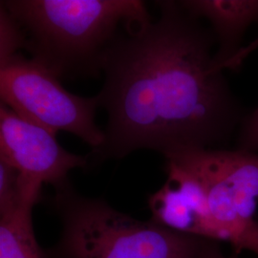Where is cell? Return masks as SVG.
I'll list each match as a JSON object with an SVG mask.
<instances>
[{
  "mask_svg": "<svg viewBox=\"0 0 258 258\" xmlns=\"http://www.w3.org/2000/svg\"><path fill=\"white\" fill-rule=\"evenodd\" d=\"M156 4L158 19L124 28L102 56L104 83L97 98L108 119L88 163L139 149L165 157L218 149L239 123V104L214 67L212 30L180 1Z\"/></svg>",
  "mask_w": 258,
  "mask_h": 258,
  "instance_id": "6da1fadb",
  "label": "cell"
},
{
  "mask_svg": "<svg viewBox=\"0 0 258 258\" xmlns=\"http://www.w3.org/2000/svg\"><path fill=\"white\" fill-rule=\"evenodd\" d=\"M26 37V51L59 79L96 77L120 35L152 19L140 0H6Z\"/></svg>",
  "mask_w": 258,
  "mask_h": 258,
  "instance_id": "7a4b0ae2",
  "label": "cell"
},
{
  "mask_svg": "<svg viewBox=\"0 0 258 258\" xmlns=\"http://www.w3.org/2000/svg\"><path fill=\"white\" fill-rule=\"evenodd\" d=\"M55 206L62 232L49 258H200L208 241L137 220L70 184L55 189Z\"/></svg>",
  "mask_w": 258,
  "mask_h": 258,
  "instance_id": "3957f363",
  "label": "cell"
},
{
  "mask_svg": "<svg viewBox=\"0 0 258 258\" xmlns=\"http://www.w3.org/2000/svg\"><path fill=\"white\" fill-rule=\"evenodd\" d=\"M0 98L21 118L55 135L68 132L92 149L103 143V130L95 120L100 107L97 96L67 91L56 75L32 57L18 54L0 64Z\"/></svg>",
  "mask_w": 258,
  "mask_h": 258,
  "instance_id": "277c9868",
  "label": "cell"
},
{
  "mask_svg": "<svg viewBox=\"0 0 258 258\" xmlns=\"http://www.w3.org/2000/svg\"><path fill=\"white\" fill-rule=\"evenodd\" d=\"M0 161L18 169L29 189L41 191L44 184L64 186L71 170L88 166L87 156L62 148L55 134L24 120L0 104Z\"/></svg>",
  "mask_w": 258,
  "mask_h": 258,
  "instance_id": "5b68a950",
  "label": "cell"
},
{
  "mask_svg": "<svg viewBox=\"0 0 258 258\" xmlns=\"http://www.w3.org/2000/svg\"><path fill=\"white\" fill-rule=\"evenodd\" d=\"M166 183L148 199L151 220L177 232L220 242L201 181L173 160H166Z\"/></svg>",
  "mask_w": 258,
  "mask_h": 258,
  "instance_id": "8992f818",
  "label": "cell"
},
{
  "mask_svg": "<svg viewBox=\"0 0 258 258\" xmlns=\"http://www.w3.org/2000/svg\"><path fill=\"white\" fill-rule=\"evenodd\" d=\"M184 9L211 24L217 48L213 56L216 70L225 66L244 47L243 38L258 21V0H184Z\"/></svg>",
  "mask_w": 258,
  "mask_h": 258,
  "instance_id": "52a82bcc",
  "label": "cell"
},
{
  "mask_svg": "<svg viewBox=\"0 0 258 258\" xmlns=\"http://www.w3.org/2000/svg\"><path fill=\"white\" fill-rule=\"evenodd\" d=\"M33 208L21 207L0 216V258H49L35 235Z\"/></svg>",
  "mask_w": 258,
  "mask_h": 258,
  "instance_id": "ba28073f",
  "label": "cell"
},
{
  "mask_svg": "<svg viewBox=\"0 0 258 258\" xmlns=\"http://www.w3.org/2000/svg\"><path fill=\"white\" fill-rule=\"evenodd\" d=\"M26 206L36 204L28 199L19 170L0 161V216Z\"/></svg>",
  "mask_w": 258,
  "mask_h": 258,
  "instance_id": "9c48e42d",
  "label": "cell"
},
{
  "mask_svg": "<svg viewBox=\"0 0 258 258\" xmlns=\"http://www.w3.org/2000/svg\"><path fill=\"white\" fill-rule=\"evenodd\" d=\"M21 49H26L25 34L17 20L0 5V64L19 54Z\"/></svg>",
  "mask_w": 258,
  "mask_h": 258,
  "instance_id": "30bf717a",
  "label": "cell"
},
{
  "mask_svg": "<svg viewBox=\"0 0 258 258\" xmlns=\"http://www.w3.org/2000/svg\"><path fill=\"white\" fill-rule=\"evenodd\" d=\"M238 149L258 152V107L244 120L238 136Z\"/></svg>",
  "mask_w": 258,
  "mask_h": 258,
  "instance_id": "8fae6325",
  "label": "cell"
},
{
  "mask_svg": "<svg viewBox=\"0 0 258 258\" xmlns=\"http://www.w3.org/2000/svg\"><path fill=\"white\" fill-rule=\"evenodd\" d=\"M258 49V37L253 39L249 44L244 45V47L237 53V55L232 57L231 60L225 66V70L227 69H236L243 64V62L251 55L253 52H255Z\"/></svg>",
  "mask_w": 258,
  "mask_h": 258,
  "instance_id": "7c38bea8",
  "label": "cell"
},
{
  "mask_svg": "<svg viewBox=\"0 0 258 258\" xmlns=\"http://www.w3.org/2000/svg\"><path fill=\"white\" fill-rule=\"evenodd\" d=\"M200 258H236L235 256H226L219 249L216 241L208 240L204 246Z\"/></svg>",
  "mask_w": 258,
  "mask_h": 258,
  "instance_id": "4fadbf2b",
  "label": "cell"
}]
</instances>
